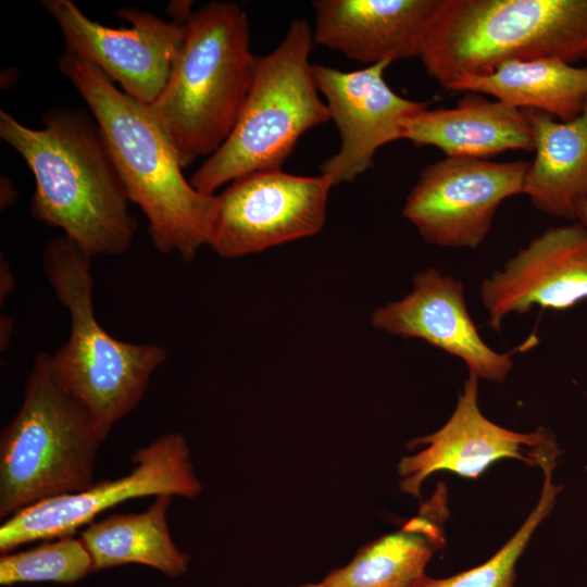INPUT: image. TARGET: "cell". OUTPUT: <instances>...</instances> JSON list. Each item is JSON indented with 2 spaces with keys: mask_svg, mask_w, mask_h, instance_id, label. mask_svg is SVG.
Here are the masks:
<instances>
[{
  "mask_svg": "<svg viewBox=\"0 0 587 587\" xmlns=\"http://www.w3.org/2000/svg\"><path fill=\"white\" fill-rule=\"evenodd\" d=\"M376 328L402 338H420L461 359L470 375L503 382L513 367L512 352H497L480 337L466 308L463 284L436 268L413 277V289L372 315Z\"/></svg>",
  "mask_w": 587,
  "mask_h": 587,
  "instance_id": "cell-15",
  "label": "cell"
},
{
  "mask_svg": "<svg viewBox=\"0 0 587 587\" xmlns=\"http://www.w3.org/2000/svg\"><path fill=\"white\" fill-rule=\"evenodd\" d=\"M42 123V128H30L0 111V137L35 177L32 216L63 230L90 259L125 252L137 221L95 117L84 110L54 108Z\"/></svg>",
  "mask_w": 587,
  "mask_h": 587,
  "instance_id": "cell-1",
  "label": "cell"
},
{
  "mask_svg": "<svg viewBox=\"0 0 587 587\" xmlns=\"http://www.w3.org/2000/svg\"><path fill=\"white\" fill-rule=\"evenodd\" d=\"M444 0H315L314 43L369 65L419 58Z\"/></svg>",
  "mask_w": 587,
  "mask_h": 587,
  "instance_id": "cell-16",
  "label": "cell"
},
{
  "mask_svg": "<svg viewBox=\"0 0 587 587\" xmlns=\"http://www.w3.org/2000/svg\"><path fill=\"white\" fill-rule=\"evenodd\" d=\"M575 221L587 229V201L579 203L575 211Z\"/></svg>",
  "mask_w": 587,
  "mask_h": 587,
  "instance_id": "cell-28",
  "label": "cell"
},
{
  "mask_svg": "<svg viewBox=\"0 0 587 587\" xmlns=\"http://www.w3.org/2000/svg\"><path fill=\"white\" fill-rule=\"evenodd\" d=\"M333 180L283 170L240 176L215 196L207 245L223 258L313 236L325 224Z\"/></svg>",
  "mask_w": 587,
  "mask_h": 587,
  "instance_id": "cell-9",
  "label": "cell"
},
{
  "mask_svg": "<svg viewBox=\"0 0 587 587\" xmlns=\"http://www.w3.org/2000/svg\"><path fill=\"white\" fill-rule=\"evenodd\" d=\"M49 358L36 355L21 407L1 430V520L93 483L105 439L90 413L57 383Z\"/></svg>",
  "mask_w": 587,
  "mask_h": 587,
  "instance_id": "cell-6",
  "label": "cell"
},
{
  "mask_svg": "<svg viewBox=\"0 0 587 587\" xmlns=\"http://www.w3.org/2000/svg\"><path fill=\"white\" fill-rule=\"evenodd\" d=\"M529 162L446 158L428 165L407 197L403 216L429 243L477 248L498 207L523 193Z\"/></svg>",
  "mask_w": 587,
  "mask_h": 587,
  "instance_id": "cell-10",
  "label": "cell"
},
{
  "mask_svg": "<svg viewBox=\"0 0 587 587\" xmlns=\"http://www.w3.org/2000/svg\"><path fill=\"white\" fill-rule=\"evenodd\" d=\"M446 88L508 61L587 58V0H444L419 57Z\"/></svg>",
  "mask_w": 587,
  "mask_h": 587,
  "instance_id": "cell-4",
  "label": "cell"
},
{
  "mask_svg": "<svg viewBox=\"0 0 587 587\" xmlns=\"http://www.w3.org/2000/svg\"><path fill=\"white\" fill-rule=\"evenodd\" d=\"M446 89L485 93L521 110L545 112L562 122L582 114L587 102V65L558 59L508 61L483 76H462Z\"/></svg>",
  "mask_w": 587,
  "mask_h": 587,
  "instance_id": "cell-20",
  "label": "cell"
},
{
  "mask_svg": "<svg viewBox=\"0 0 587 587\" xmlns=\"http://www.w3.org/2000/svg\"><path fill=\"white\" fill-rule=\"evenodd\" d=\"M13 323L11 317L4 315L1 316V349H5L9 344V337L12 332Z\"/></svg>",
  "mask_w": 587,
  "mask_h": 587,
  "instance_id": "cell-27",
  "label": "cell"
},
{
  "mask_svg": "<svg viewBox=\"0 0 587 587\" xmlns=\"http://www.w3.org/2000/svg\"><path fill=\"white\" fill-rule=\"evenodd\" d=\"M65 53L102 71L134 99L152 104L162 92L183 37V25L139 9H122L117 16L130 27L113 28L88 18L71 0H46Z\"/></svg>",
  "mask_w": 587,
  "mask_h": 587,
  "instance_id": "cell-11",
  "label": "cell"
},
{
  "mask_svg": "<svg viewBox=\"0 0 587 587\" xmlns=\"http://www.w3.org/2000/svg\"><path fill=\"white\" fill-rule=\"evenodd\" d=\"M549 436L542 428L517 433L488 420L478 405V378L469 375L447 423L411 442L425 448L400 460V489L420 498L423 483L434 473L447 471L477 478L490 464L502 459L538 466L540 450Z\"/></svg>",
  "mask_w": 587,
  "mask_h": 587,
  "instance_id": "cell-14",
  "label": "cell"
},
{
  "mask_svg": "<svg viewBox=\"0 0 587 587\" xmlns=\"http://www.w3.org/2000/svg\"><path fill=\"white\" fill-rule=\"evenodd\" d=\"M90 261L65 235L46 246V276L71 321L67 340L49 359L57 383L90 413L107 439L141 401L167 352L154 344L118 340L101 326L95 315Z\"/></svg>",
  "mask_w": 587,
  "mask_h": 587,
  "instance_id": "cell-5",
  "label": "cell"
},
{
  "mask_svg": "<svg viewBox=\"0 0 587 587\" xmlns=\"http://www.w3.org/2000/svg\"><path fill=\"white\" fill-rule=\"evenodd\" d=\"M191 1H172L168 4V12L173 16L174 22L184 25L192 14Z\"/></svg>",
  "mask_w": 587,
  "mask_h": 587,
  "instance_id": "cell-24",
  "label": "cell"
},
{
  "mask_svg": "<svg viewBox=\"0 0 587 587\" xmlns=\"http://www.w3.org/2000/svg\"><path fill=\"white\" fill-rule=\"evenodd\" d=\"M59 68L98 123L130 202L148 220L154 247L192 260L207 245L215 195L200 193L184 176L178 152L149 104L68 53L60 57Z\"/></svg>",
  "mask_w": 587,
  "mask_h": 587,
  "instance_id": "cell-2",
  "label": "cell"
},
{
  "mask_svg": "<svg viewBox=\"0 0 587 587\" xmlns=\"http://www.w3.org/2000/svg\"><path fill=\"white\" fill-rule=\"evenodd\" d=\"M171 499L157 496L142 512L112 514L88 524L79 537L91 555L92 572L141 564L170 578L187 574L189 555L174 544L167 525Z\"/></svg>",
  "mask_w": 587,
  "mask_h": 587,
  "instance_id": "cell-21",
  "label": "cell"
},
{
  "mask_svg": "<svg viewBox=\"0 0 587 587\" xmlns=\"http://www.w3.org/2000/svg\"><path fill=\"white\" fill-rule=\"evenodd\" d=\"M448 491L438 484L417 514L403 526L362 547L345 566L330 572L324 587H415L433 555L444 548L449 519Z\"/></svg>",
  "mask_w": 587,
  "mask_h": 587,
  "instance_id": "cell-18",
  "label": "cell"
},
{
  "mask_svg": "<svg viewBox=\"0 0 587 587\" xmlns=\"http://www.w3.org/2000/svg\"><path fill=\"white\" fill-rule=\"evenodd\" d=\"M0 196V204L2 210L9 208L17 197L13 184L5 176L1 177Z\"/></svg>",
  "mask_w": 587,
  "mask_h": 587,
  "instance_id": "cell-26",
  "label": "cell"
},
{
  "mask_svg": "<svg viewBox=\"0 0 587 587\" xmlns=\"http://www.w3.org/2000/svg\"><path fill=\"white\" fill-rule=\"evenodd\" d=\"M296 587H324L322 582L321 583H317V584H305V585H301V586H296Z\"/></svg>",
  "mask_w": 587,
  "mask_h": 587,
  "instance_id": "cell-29",
  "label": "cell"
},
{
  "mask_svg": "<svg viewBox=\"0 0 587 587\" xmlns=\"http://www.w3.org/2000/svg\"><path fill=\"white\" fill-rule=\"evenodd\" d=\"M530 122L535 158L523 185L539 211L575 221L579 203L587 201V102L577 117L558 122L545 112L525 110Z\"/></svg>",
  "mask_w": 587,
  "mask_h": 587,
  "instance_id": "cell-19",
  "label": "cell"
},
{
  "mask_svg": "<svg viewBox=\"0 0 587 587\" xmlns=\"http://www.w3.org/2000/svg\"><path fill=\"white\" fill-rule=\"evenodd\" d=\"M554 439L544 447L538 466L544 473L542 489L535 508L517 532L485 563L447 578L425 575L415 587H513L519 559L530 541L536 528L551 513L562 485L552 480L557 460L562 454Z\"/></svg>",
  "mask_w": 587,
  "mask_h": 587,
  "instance_id": "cell-22",
  "label": "cell"
},
{
  "mask_svg": "<svg viewBox=\"0 0 587 587\" xmlns=\"http://www.w3.org/2000/svg\"><path fill=\"white\" fill-rule=\"evenodd\" d=\"M390 64L384 61L351 72L312 64L317 90L340 134L339 151L321 165L334 185L352 182L372 167L379 148L403 139L404 120L427 108L388 86L384 73Z\"/></svg>",
  "mask_w": 587,
  "mask_h": 587,
  "instance_id": "cell-12",
  "label": "cell"
},
{
  "mask_svg": "<svg viewBox=\"0 0 587 587\" xmlns=\"http://www.w3.org/2000/svg\"><path fill=\"white\" fill-rule=\"evenodd\" d=\"M492 329L533 307L565 311L587 300V229L579 223L546 229L480 286Z\"/></svg>",
  "mask_w": 587,
  "mask_h": 587,
  "instance_id": "cell-13",
  "label": "cell"
},
{
  "mask_svg": "<svg viewBox=\"0 0 587 587\" xmlns=\"http://www.w3.org/2000/svg\"><path fill=\"white\" fill-rule=\"evenodd\" d=\"M1 273H0V300L1 302L3 301V298L5 299V297L11 294L12 289H13V286H14V280H13V276H12V273H11V270L9 267V264L7 263V261L1 258Z\"/></svg>",
  "mask_w": 587,
  "mask_h": 587,
  "instance_id": "cell-25",
  "label": "cell"
},
{
  "mask_svg": "<svg viewBox=\"0 0 587 587\" xmlns=\"http://www.w3.org/2000/svg\"><path fill=\"white\" fill-rule=\"evenodd\" d=\"M92 572L91 555L80 537L67 535L34 548L0 557V585L73 584Z\"/></svg>",
  "mask_w": 587,
  "mask_h": 587,
  "instance_id": "cell-23",
  "label": "cell"
},
{
  "mask_svg": "<svg viewBox=\"0 0 587 587\" xmlns=\"http://www.w3.org/2000/svg\"><path fill=\"white\" fill-rule=\"evenodd\" d=\"M258 57L235 2L212 1L183 25L170 77L152 112L185 167L227 139L250 89Z\"/></svg>",
  "mask_w": 587,
  "mask_h": 587,
  "instance_id": "cell-3",
  "label": "cell"
},
{
  "mask_svg": "<svg viewBox=\"0 0 587 587\" xmlns=\"http://www.w3.org/2000/svg\"><path fill=\"white\" fill-rule=\"evenodd\" d=\"M403 139L433 146L447 158L480 159L508 150L534 151L526 111L467 92L454 108H427L407 117Z\"/></svg>",
  "mask_w": 587,
  "mask_h": 587,
  "instance_id": "cell-17",
  "label": "cell"
},
{
  "mask_svg": "<svg viewBox=\"0 0 587 587\" xmlns=\"http://www.w3.org/2000/svg\"><path fill=\"white\" fill-rule=\"evenodd\" d=\"M130 471L114 479L92 483L82 491L29 505L2 521L0 552L38 540L74 535L100 513L127 500L167 495L195 498L202 490L184 435L167 433L138 449Z\"/></svg>",
  "mask_w": 587,
  "mask_h": 587,
  "instance_id": "cell-8",
  "label": "cell"
},
{
  "mask_svg": "<svg viewBox=\"0 0 587 587\" xmlns=\"http://www.w3.org/2000/svg\"><path fill=\"white\" fill-rule=\"evenodd\" d=\"M313 46L308 22L295 18L284 40L268 54L258 57L233 130L189 178L196 190L212 196L240 176L282 170L299 138L330 120L309 62Z\"/></svg>",
  "mask_w": 587,
  "mask_h": 587,
  "instance_id": "cell-7",
  "label": "cell"
}]
</instances>
